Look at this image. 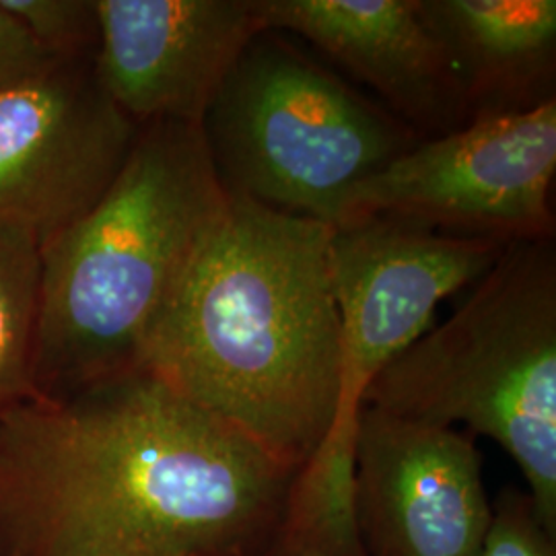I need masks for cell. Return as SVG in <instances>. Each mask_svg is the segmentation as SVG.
<instances>
[{"instance_id":"8992f818","label":"cell","mask_w":556,"mask_h":556,"mask_svg":"<svg viewBox=\"0 0 556 556\" xmlns=\"http://www.w3.org/2000/svg\"><path fill=\"white\" fill-rule=\"evenodd\" d=\"M555 172L553 100L420 140L358 186L337 225L383 215L503 243L555 239Z\"/></svg>"},{"instance_id":"5bb4252c","label":"cell","mask_w":556,"mask_h":556,"mask_svg":"<svg viewBox=\"0 0 556 556\" xmlns=\"http://www.w3.org/2000/svg\"><path fill=\"white\" fill-rule=\"evenodd\" d=\"M0 7L50 59H96L100 46L96 0H0Z\"/></svg>"},{"instance_id":"2e32d148","label":"cell","mask_w":556,"mask_h":556,"mask_svg":"<svg viewBox=\"0 0 556 556\" xmlns=\"http://www.w3.org/2000/svg\"><path fill=\"white\" fill-rule=\"evenodd\" d=\"M36 41L31 40L20 23L0 7V87L25 79L43 66L52 64Z\"/></svg>"},{"instance_id":"9a60e30c","label":"cell","mask_w":556,"mask_h":556,"mask_svg":"<svg viewBox=\"0 0 556 556\" xmlns=\"http://www.w3.org/2000/svg\"><path fill=\"white\" fill-rule=\"evenodd\" d=\"M478 556H556V534L538 516L528 491H501Z\"/></svg>"},{"instance_id":"ba28073f","label":"cell","mask_w":556,"mask_h":556,"mask_svg":"<svg viewBox=\"0 0 556 556\" xmlns=\"http://www.w3.org/2000/svg\"><path fill=\"white\" fill-rule=\"evenodd\" d=\"M139 126L91 60H54L0 87V225L43 245L103 197Z\"/></svg>"},{"instance_id":"7c38bea8","label":"cell","mask_w":556,"mask_h":556,"mask_svg":"<svg viewBox=\"0 0 556 556\" xmlns=\"http://www.w3.org/2000/svg\"><path fill=\"white\" fill-rule=\"evenodd\" d=\"M470 118L556 100L555 0H417Z\"/></svg>"},{"instance_id":"30bf717a","label":"cell","mask_w":556,"mask_h":556,"mask_svg":"<svg viewBox=\"0 0 556 556\" xmlns=\"http://www.w3.org/2000/svg\"><path fill=\"white\" fill-rule=\"evenodd\" d=\"M96 73L137 126H200L241 54L264 34L256 0H96Z\"/></svg>"},{"instance_id":"277c9868","label":"cell","mask_w":556,"mask_h":556,"mask_svg":"<svg viewBox=\"0 0 556 556\" xmlns=\"http://www.w3.org/2000/svg\"><path fill=\"white\" fill-rule=\"evenodd\" d=\"M363 406L493 439L556 534V245L514 241L456 314L397 355Z\"/></svg>"},{"instance_id":"52a82bcc","label":"cell","mask_w":556,"mask_h":556,"mask_svg":"<svg viewBox=\"0 0 556 556\" xmlns=\"http://www.w3.org/2000/svg\"><path fill=\"white\" fill-rule=\"evenodd\" d=\"M507 245L383 215L334 225L328 275L342 332L338 410L363 408L379 371L431 330L439 303L477 285Z\"/></svg>"},{"instance_id":"3957f363","label":"cell","mask_w":556,"mask_h":556,"mask_svg":"<svg viewBox=\"0 0 556 556\" xmlns=\"http://www.w3.org/2000/svg\"><path fill=\"white\" fill-rule=\"evenodd\" d=\"M227 202L200 126H139L103 197L40 248L36 400L140 367L147 338Z\"/></svg>"},{"instance_id":"5b68a950","label":"cell","mask_w":556,"mask_h":556,"mask_svg":"<svg viewBox=\"0 0 556 556\" xmlns=\"http://www.w3.org/2000/svg\"><path fill=\"white\" fill-rule=\"evenodd\" d=\"M200 128L229 194L330 227L363 181L425 140L273 31L245 48Z\"/></svg>"},{"instance_id":"7a4b0ae2","label":"cell","mask_w":556,"mask_h":556,"mask_svg":"<svg viewBox=\"0 0 556 556\" xmlns=\"http://www.w3.org/2000/svg\"><path fill=\"white\" fill-rule=\"evenodd\" d=\"M332 227L229 194L142 349L140 367L303 470L338 415Z\"/></svg>"},{"instance_id":"9c48e42d","label":"cell","mask_w":556,"mask_h":556,"mask_svg":"<svg viewBox=\"0 0 556 556\" xmlns=\"http://www.w3.org/2000/svg\"><path fill=\"white\" fill-rule=\"evenodd\" d=\"M491 516L475 439L361 408L355 523L365 555L478 556Z\"/></svg>"},{"instance_id":"8fae6325","label":"cell","mask_w":556,"mask_h":556,"mask_svg":"<svg viewBox=\"0 0 556 556\" xmlns=\"http://www.w3.org/2000/svg\"><path fill=\"white\" fill-rule=\"evenodd\" d=\"M264 31L293 34L369 85L420 139L470 122L450 62L417 0H256Z\"/></svg>"},{"instance_id":"6da1fadb","label":"cell","mask_w":556,"mask_h":556,"mask_svg":"<svg viewBox=\"0 0 556 556\" xmlns=\"http://www.w3.org/2000/svg\"><path fill=\"white\" fill-rule=\"evenodd\" d=\"M299 472L137 367L0 418V556H299Z\"/></svg>"},{"instance_id":"4fadbf2b","label":"cell","mask_w":556,"mask_h":556,"mask_svg":"<svg viewBox=\"0 0 556 556\" xmlns=\"http://www.w3.org/2000/svg\"><path fill=\"white\" fill-rule=\"evenodd\" d=\"M40 243L0 225V418L36 400Z\"/></svg>"}]
</instances>
